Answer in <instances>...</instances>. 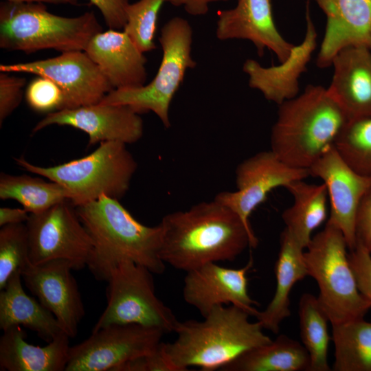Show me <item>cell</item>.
Wrapping results in <instances>:
<instances>
[{"instance_id": "cell-1", "label": "cell", "mask_w": 371, "mask_h": 371, "mask_svg": "<svg viewBox=\"0 0 371 371\" xmlns=\"http://www.w3.org/2000/svg\"><path fill=\"white\" fill-rule=\"evenodd\" d=\"M159 225L161 260L186 272L208 262L232 261L258 243L254 231L215 199L168 213Z\"/></svg>"}, {"instance_id": "cell-2", "label": "cell", "mask_w": 371, "mask_h": 371, "mask_svg": "<svg viewBox=\"0 0 371 371\" xmlns=\"http://www.w3.org/2000/svg\"><path fill=\"white\" fill-rule=\"evenodd\" d=\"M75 207L92 240L87 267L97 280L106 282L111 271L125 260L144 265L155 274L165 271V263L159 256V224L143 225L119 200L106 195Z\"/></svg>"}, {"instance_id": "cell-3", "label": "cell", "mask_w": 371, "mask_h": 371, "mask_svg": "<svg viewBox=\"0 0 371 371\" xmlns=\"http://www.w3.org/2000/svg\"><path fill=\"white\" fill-rule=\"evenodd\" d=\"M250 314L235 305L214 306L203 320L179 322L171 343H164L166 353L176 371L196 366L203 371L223 368L245 352L272 339Z\"/></svg>"}, {"instance_id": "cell-4", "label": "cell", "mask_w": 371, "mask_h": 371, "mask_svg": "<svg viewBox=\"0 0 371 371\" xmlns=\"http://www.w3.org/2000/svg\"><path fill=\"white\" fill-rule=\"evenodd\" d=\"M271 150L286 164L308 169L330 146L348 118L321 85H308L279 104Z\"/></svg>"}, {"instance_id": "cell-5", "label": "cell", "mask_w": 371, "mask_h": 371, "mask_svg": "<svg viewBox=\"0 0 371 371\" xmlns=\"http://www.w3.org/2000/svg\"><path fill=\"white\" fill-rule=\"evenodd\" d=\"M102 32L93 12L75 17L54 14L42 3L3 1L0 5V47L31 54L45 49L85 51Z\"/></svg>"}, {"instance_id": "cell-6", "label": "cell", "mask_w": 371, "mask_h": 371, "mask_svg": "<svg viewBox=\"0 0 371 371\" xmlns=\"http://www.w3.org/2000/svg\"><path fill=\"white\" fill-rule=\"evenodd\" d=\"M14 159L23 170L63 186L74 206L102 195L120 200L128 192L137 168L126 144L116 141L102 142L87 156L50 167L34 165L23 157Z\"/></svg>"}, {"instance_id": "cell-7", "label": "cell", "mask_w": 371, "mask_h": 371, "mask_svg": "<svg viewBox=\"0 0 371 371\" xmlns=\"http://www.w3.org/2000/svg\"><path fill=\"white\" fill-rule=\"evenodd\" d=\"M306 249L308 276L317 284V298L331 325L364 318L371 300L359 289L342 232L327 221Z\"/></svg>"}, {"instance_id": "cell-8", "label": "cell", "mask_w": 371, "mask_h": 371, "mask_svg": "<svg viewBox=\"0 0 371 371\" xmlns=\"http://www.w3.org/2000/svg\"><path fill=\"white\" fill-rule=\"evenodd\" d=\"M159 40L163 56L152 81L139 87L113 89L100 102L126 105L139 115L151 111L169 128L172 100L187 69L196 65L191 54L192 29L187 20L176 16L163 26Z\"/></svg>"}, {"instance_id": "cell-9", "label": "cell", "mask_w": 371, "mask_h": 371, "mask_svg": "<svg viewBox=\"0 0 371 371\" xmlns=\"http://www.w3.org/2000/svg\"><path fill=\"white\" fill-rule=\"evenodd\" d=\"M153 273L132 260L119 262L110 272L107 304L92 331L112 324H138L175 332L179 321L155 295Z\"/></svg>"}, {"instance_id": "cell-10", "label": "cell", "mask_w": 371, "mask_h": 371, "mask_svg": "<svg viewBox=\"0 0 371 371\" xmlns=\"http://www.w3.org/2000/svg\"><path fill=\"white\" fill-rule=\"evenodd\" d=\"M25 224L32 265L64 259L72 264L74 270L87 266L93 250L92 240L69 201L30 214Z\"/></svg>"}, {"instance_id": "cell-11", "label": "cell", "mask_w": 371, "mask_h": 371, "mask_svg": "<svg viewBox=\"0 0 371 371\" xmlns=\"http://www.w3.org/2000/svg\"><path fill=\"white\" fill-rule=\"evenodd\" d=\"M165 333L138 324H112L70 346L65 371H118L127 362L154 352Z\"/></svg>"}, {"instance_id": "cell-12", "label": "cell", "mask_w": 371, "mask_h": 371, "mask_svg": "<svg viewBox=\"0 0 371 371\" xmlns=\"http://www.w3.org/2000/svg\"><path fill=\"white\" fill-rule=\"evenodd\" d=\"M1 72L28 73L47 78L63 91L65 109L97 104L113 89L85 51L63 52L45 60L0 65Z\"/></svg>"}, {"instance_id": "cell-13", "label": "cell", "mask_w": 371, "mask_h": 371, "mask_svg": "<svg viewBox=\"0 0 371 371\" xmlns=\"http://www.w3.org/2000/svg\"><path fill=\"white\" fill-rule=\"evenodd\" d=\"M235 174L237 190L221 192L214 199L234 211L251 230L249 216L271 191L310 176L308 169L286 164L271 150L245 159L238 165Z\"/></svg>"}, {"instance_id": "cell-14", "label": "cell", "mask_w": 371, "mask_h": 371, "mask_svg": "<svg viewBox=\"0 0 371 371\" xmlns=\"http://www.w3.org/2000/svg\"><path fill=\"white\" fill-rule=\"evenodd\" d=\"M310 176L325 184L330 203L328 222L344 234L348 249L357 245L355 220L359 205L371 189V177L353 170L330 146L308 168Z\"/></svg>"}, {"instance_id": "cell-15", "label": "cell", "mask_w": 371, "mask_h": 371, "mask_svg": "<svg viewBox=\"0 0 371 371\" xmlns=\"http://www.w3.org/2000/svg\"><path fill=\"white\" fill-rule=\"evenodd\" d=\"M51 125L69 126L86 133L88 146L111 141L133 144L144 133L140 115L130 106L101 102L47 113L32 132Z\"/></svg>"}, {"instance_id": "cell-16", "label": "cell", "mask_w": 371, "mask_h": 371, "mask_svg": "<svg viewBox=\"0 0 371 371\" xmlns=\"http://www.w3.org/2000/svg\"><path fill=\"white\" fill-rule=\"evenodd\" d=\"M72 264L67 260H52L30 264L21 271L25 286L56 318L70 338L76 336L85 311Z\"/></svg>"}, {"instance_id": "cell-17", "label": "cell", "mask_w": 371, "mask_h": 371, "mask_svg": "<svg viewBox=\"0 0 371 371\" xmlns=\"http://www.w3.org/2000/svg\"><path fill=\"white\" fill-rule=\"evenodd\" d=\"M250 258L245 266L227 268L216 262H208L186 272L183 280V297L198 310L203 317L217 305H235L256 317L258 303L248 293L247 273L253 266Z\"/></svg>"}, {"instance_id": "cell-18", "label": "cell", "mask_w": 371, "mask_h": 371, "mask_svg": "<svg viewBox=\"0 0 371 371\" xmlns=\"http://www.w3.org/2000/svg\"><path fill=\"white\" fill-rule=\"evenodd\" d=\"M217 16V38L248 40L260 56L268 49L281 63L289 56L295 46L277 29L270 0H237L234 8L221 10Z\"/></svg>"}, {"instance_id": "cell-19", "label": "cell", "mask_w": 371, "mask_h": 371, "mask_svg": "<svg viewBox=\"0 0 371 371\" xmlns=\"http://www.w3.org/2000/svg\"><path fill=\"white\" fill-rule=\"evenodd\" d=\"M310 0L306 6V32L303 41L295 45L289 56L278 65L263 67L254 59H247L243 70L249 77V85L258 90L264 97L277 104L299 94V78L306 67L317 46V32L309 10Z\"/></svg>"}, {"instance_id": "cell-20", "label": "cell", "mask_w": 371, "mask_h": 371, "mask_svg": "<svg viewBox=\"0 0 371 371\" xmlns=\"http://www.w3.org/2000/svg\"><path fill=\"white\" fill-rule=\"evenodd\" d=\"M326 17L316 63L331 66L335 56L350 46L371 48V0H315Z\"/></svg>"}, {"instance_id": "cell-21", "label": "cell", "mask_w": 371, "mask_h": 371, "mask_svg": "<svg viewBox=\"0 0 371 371\" xmlns=\"http://www.w3.org/2000/svg\"><path fill=\"white\" fill-rule=\"evenodd\" d=\"M327 90L349 120L371 116V48L350 46L333 58Z\"/></svg>"}, {"instance_id": "cell-22", "label": "cell", "mask_w": 371, "mask_h": 371, "mask_svg": "<svg viewBox=\"0 0 371 371\" xmlns=\"http://www.w3.org/2000/svg\"><path fill=\"white\" fill-rule=\"evenodd\" d=\"M85 52L97 64L114 89L145 85L147 60L124 30L109 29L95 34Z\"/></svg>"}, {"instance_id": "cell-23", "label": "cell", "mask_w": 371, "mask_h": 371, "mask_svg": "<svg viewBox=\"0 0 371 371\" xmlns=\"http://www.w3.org/2000/svg\"><path fill=\"white\" fill-rule=\"evenodd\" d=\"M21 326L3 331L0 338L1 371H65L69 359V337L62 333L45 346L26 341Z\"/></svg>"}, {"instance_id": "cell-24", "label": "cell", "mask_w": 371, "mask_h": 371, "mask_svg": "<svg viewBox=\"0 0 371 371\" xmlns=\"http://www.w3.org/2000/svg\"><path fill=\"white\" fill-rule=\"evenodd\" d=\"M304 249L284 228L280 234V250L274 267L275 293L267 308L256 316L264 329L274 334L278 333L281 323L291 315L290 293L293 286L308 276Z\"/></svg>"}, {"instance_id": "cell-25", "label": "cell", "mask_w": 371, "mask_h": 371, "mask_svg": "<svg viewBox=\"0 0 371 371\" xmlns=\"http://www.w3.org/2000/svg\"><path fill=\"white\" fill-rule=\"evenodd\" d=\"M21 279V271H16L0 290V328L23 326L49 343L64 331L55 316L25 293Z\"/></svg>"}, {"instance_id": "cell-26", "label": "cell", "mask_w": 371, "mask_h": 371, "mask_svg": "<svg viewBox=\"0 0 371 371\" xmlns=\"http://www.w3.org/2000/svg\"><path fill=\"white\" fill-rule=\"evenodd\" d=\"M295 181L285 188L293 199L291 206L282 214L285 228L306 249L313 232L319 227L327 216L328 192L325 184H313Z\"/></svg>"}, {"instance_id": "cell-27", "label": "cell", "mask_w": 371, "mask_h": 371, "mask_svg": "<svg viewBox=\"0 0 371 371\" xmlns=\"http://www.w3.org/2000/svg\"><path fill=\"white\" fill-rule=\"evenodd\" d=\"M309 354L303 344L280 335L254 348L223 368V371H310Z\"/></svg>"}, {"instance_id": "cell-28", "label": "cell", "mask_w": 371, "mask_h": 371, "mask_svg": "<svg viewBox=\"0 0 371 371\" xmlns=\"http://www.w3.org/2000/svg\"><path fill=\"white\" fill-rule=\"evenodd\" d=\"M335 371H371V322L362 319L332 325Z\"/></svg>"}, {"instance_id": "cell-29", "label": "cell", "mask_w": 371, "mask_h": 371, "mask_svg": "<svg viewBox=\"0 0 371 371\" xmlns=\"http://www.w3.org/2000/svg\"><path fill=\"white\" fill-rule=\"evenodd\" d=\"M69 192L61 185L29 175H0V199L19 202L30 214L43 212L63 201Z\"/></svg>"}, {"instance_id": "cell-30", "label": "cell", "mask_w": 371, "mask_h": 371, "mask_svg": "<svg viewBox=\"0 0 371 371\" xmlns=\"http://www.w3.org/2000/svg\"><path fill=\"white\" fill-rule=\"evenodd\" d=\"M300 337L311 359L310 371H330L328 350L329 319L317 297L303 293L299 302Z\"/></svg>"}, {"instance_id": "cell-31", "label": "cell", "mask_w": 371, "mask_h": 371, "mask_svg": "<svg viewBox=\"0 0 371 371\" xmlns=\"http://www.w3.org/2000/svg\"><path fill=\"white\" fill-rule=\"evenodd\" d=\"M334 145L353 170L371 177V116L348 120Z\"/></svg>"}, {"instance_id": "cell-32", "label": "cell", "mask_w": 371, "mask_h": 371, "mask_svg": "<svg viewBox=\"0 0 371 371\" xmlns=\"http://www.w3.org/2000/svg\"><path fill=\"white\" fill-rule=\"evenodd\" d=\"M31 264L25 223L10 224L0 229V290L16 271Z\"/></svg>"}, {"instance_id": "cell-33", "label": "cell", "mask_w": 371, "mask_h": 371, "mask_svg": "<svg viewBox=\"0 0 371 371\" xmlns=\"http://www.w3.org/2000/svg\"><path fill=\"white\" fill-rule=\"evenodd\" d=\"M168 0H139L126 9V23L123 30L143 52L156 48L154 38L161 6Z\"/></svg>"}, {"instance_id": "cell-34", "label": "cell", "mask_w": 371, "mask_h": 371, "mask_svg": "<svg viewBox=\"0 0 371 371\" xmlns=\"http://www.w3.org/2000/svg\"><path fill=\"white\" fill-rule=\"evenodd\" d=\"M25 100L29 106L39 113L64 109L65 96L61 89L50 79L39 76L27 86Z\"/></svg>"}, {"instance_id": "cell-35", "label": "cell", "mask_w": 371, "mask_h": 371, "mask_svg": "<svg viewBox=\"0 0 371 371\" xmlns=\"http://www.w3.org/2000/svg\"><path fill=\"white\" fill-rule=\"evenodd\" d=\"M0 74V125L20 104L25 85V78Z\"/></svg>"}, {"instance_id": "cell-36", "label": "cell", "mask_w": 371, "mask_h": 371, "mask_svg": "<svg viewBox=\"0 0 371 371\" xmlns=\"http://www.w3.org/2000/svg\"><path fill=\"white\" fill-rule=\"evenodd\" d=\"M349 260L361 292L371 300V253L357 243Z\"/></svg>"}, {"instance_id": "cell-37", "label": "cell", "mask_w": 371, "mask_h": 371, "mask_svg": "<svg viewBox=\"0 0 371 371\" xmlns=\"http://www.w3.org/2000/svg\"><path fill=\"white\" fill-rule=\"evenodd\" d=\"M118 371H176V370L166 353L164 343L161 341L154 352L127 362Z\"/></svg>"}, {"instance_id": "cell-38", "label": "cell", "mask_w": 371, "mask_h": 371, "mask_svg": "<svg viewBox=\"0 0 371 371\" xmlns=\"http://www.w3.org/2000/svg\"><path fill=\"white\" fill-rule=\"evenodd\" d=\"M101 12L109 29L123 30L129 0H89Z\"/></svg>"}, {"instance_id": "cell-39", "label": "cell", "mask_w": 371, "mask_h": 371, "mask_svg": "<svg viewBox=\"0 0 371 371\" xmlns=\"http://www.w3.org/2000/svg\"><path fill=\"white\" fill-rule=\"evenodd\" d=\"M357 243L371 253V189L363 197L356 215Z\"/></svg>"}, {"instance_id": "cell-40", "label": "cell", "mask_w": 371, "mask_h": 371, "mask_svg": "<svg viewBox=\"0 0 371 371\" xmlns=\"http://www.w3.org/2000/svg\"><path fill=\"white\" fill-rule=\"evenodd\" d=\"M228 0H168L174 6H182L190 15L201 16L206 14L209 5L212 2L227 1Z\"/></svg>"}, {"instance_id": "cell-41", "label": "cell", "mask_w": 371, "mask_h": 371, "mask_svg": "<svg viewBox=\"0 0 371 371\" xmlns=\"http://www.w3.org/2000/svg\"><path fill=\"white\" fill-rule=\"evenodd\" d=\"M30 213L23 208L3 207L0 208V226L26 223Z\"/></svg>"}, {"instance_id": "cell-42", "label": "cell", "mask_w": 371, "mask_h": 371, "mask_svg": "<svg viewBox=\"0 0 371 371\" xmlns=\"http://www.w3.org/2000/svg\"><path fill=\"white\" fill-rule=\"evenodd\" d=\"M14 3H42L52 4H71L76 5L78 0H5Z\"/></svg>"}]
</instances>
